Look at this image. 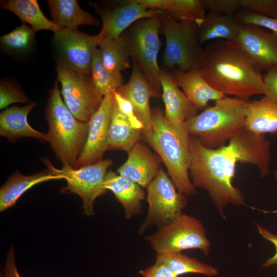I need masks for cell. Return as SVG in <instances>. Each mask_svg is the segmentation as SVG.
<instances>
[{"mask_svg": "<svg viewBox=\"0 0 277 277\" xmlns=\"http://www.w3.org/2000/svg\"><path fill=\"white\" fill-rule=\"evenodd\" d=\"M90 74L95 87L103 96L113 92L124 84L122 73L114 72L105 67L98 48L93 54Z\"/></svg>", "mask_w": 277, "mask_h": 277, "instance_id": "obj_31", "label": "cell"}, {"mask_svg": "<svg viewBox=\"0 0 277 277\" xmlns=\"http://www.w3.org/2000/svg\"><path fill=\"white\" fill-rule=\"evenodd\" d=\"M61 179L65 180V177L53 174L48 169L31 175L15 171L1 187L0 211L13 206L18 199L33 186L50 180Z\"/></svg>", "mask_w": 277, "mask_h": 277, "instance_id": "obj_22", "label": "cell"}, {"mask_svg": "<svg viewBox=\"0 0 277 277\" xmlns=\"http://www.w3.org/2000/svg\"><path fill=\"white\" fill-rule=\"evenodd\" d=\"M146 188L148 211L140 228V233L153 225L159 227L169 223L187 204L186 196L178 191L171 179L162 168Z\"/></svg>", "mask_w": 277, "mask_h": 277, "instance_id": "obj_11", "label": "cell"}, {"mask_svg": "<svg viewBox=\"0 0 277 277\" xmlns=\"http://www.w3.org/2000/svg\"><path fill=\"white\" fill-rule=\"evenodd\" d=\"M5 277H21L17 270L15 259V251L13 246L9 249L4 268Z\"/></svg>", "mask_w": 277, "mask_h": 277, "instance_id": "obj_41", "label": "cell"}, {"mask_svg": "<svg viewBox=\"0 0 277 277\" xmlns=\"http://www.w3.org/2000/svg\"><path fill=\"white\" fill-rule=\"evenodd\" d=\"M244 10L272 18H277V0H240Z\"/></svg>", "mask_w": 277, "mask_h": 277, "instance_id": "obj_34", "label": "cell"}, {"mask_svg": "<svg viewBox=\"0 0 277 277\" xmlns=\"http://www.w3.org/2000/svg\"><path fill=\"white\" fill-rule=\"evenodd\" d=\"M206 9L209 12L234 15L241 8L240 0H202Z\"/></svg>", "mask_w": 277, "mask_h": 277, "instance_id": "obj_36", "label": "cell"}, {"mask_svg": "<svg viewBox=\"0 0 277 277\" xmlns=\"http://www.w3.org/2000/svg\"><path fill=\"white\" fill-rule=\"evenodd\" d=\"M0 277H5L4 274H2V273H1Z\"/></svg>", "mask_w": 277, "mask_h": 277, "instance_id": "obj_43", "label": "cell"}, {"mask_svg": "<svg viewBox=\"0 0 277 277\" xmlns=\"http://www.w3.org/2000/svg\"><path fill=\"white\" fill-rule=\"evenodd\" d=\"M54 23L60 28L77 29L81 25L99 27L100 21L82 9L75 0H48Z\"/></svg>", "mask_w": 277, "mask_h": 277, "instance_id": "obj_23", "label": "cell"}, {"mask_svg": "<svg viewBox=\"0 0 277 277\" xmlns=\"http://www.w3.org/2000/svg\"><path fill=\"white\" fill-rule=\"evenodd\" d=\"M156 260L167 264L178 276L190 273H199L208 276L218 275V270L211 265L199 261L181 252L156 254Z\"/></svg>", "mask_w": 277, "mask_h": 277, "instance_id": "obj_30", "label": "cell"}, {"mask_svg": "<svg viewBox=\"0 0 277 277\" xmlns=\"http://www.w3.org/2000/svg\"><path fill=\"white\" fill-rule=\"evenodd\" d=\"M142 138V131L131 126L115 102L109 130L108 150L128 152Z\"/></svg>", "mask_w": 277, "mask_h": 277, "instance_id": "obj_28", "label": "cell"}, {"mask_svg": "<svg viewBox=\"0 0 277 277\" xmlns=\"http://www.w3.org/2000/svg\"><path fill=\"white\" fill-rule=\"evenodd\" d=\"M165 116L169 121L182 122L197 114V109L180 89L173 72L164 67L160 76Z\"/></svg>", "mask_w": 277, "mask_h": 277, "instance_id": "obj_18", "label": "cell"}, {"mask_svg": "<svg viewBox=\"0 0 277 277\" xmlns=\"http://www.w3.org/2000/svg\"><path fill=\"white\" fill-rule=\"evenodd\" d=\"M173 74L179 87L182 88L187 97L197 110L206 108L210 101H215L224 96L209 84L201 70L184 72L174 69Z\"/></svg>", "mask_w": 277, "mask_h": 277, "instance_id": "obj_21", "label": "cell"}, {"mask_svg": "<svg viewBox=\"0 0 277 277\" xmlns=\"http://www.w3.org/2000/svg\"><path fill=\"white\" fill-rule=\"evenodd\" d=\"M260 234L265 239L273 244L275 248L274 254L267 260L261 266V268H268L273 266H277V235L271 232L265 227L259 224H255Z\"/></svg>", "mask_w": 277, "mask_h": 277, "instance_id": "obj_40", "label": "cell"}, {"mask_svg": "<svg viewBox=\"0 0 277 277\" xmlns=\"http://www.w3.org/2000/svg\"><path fill=\"white\" fill-rule=\"evenodd\" d=\"M128 153L127 160L117 170L119 175L147 188L160 169V157L141 141Z\"/></svg>", "mask_w": 277, "mask_h": 277, "instance_id": "obj_17", "label": "cell"}, {"mask_svg": "<svg viewBox=\"0 0 277 277\" xmlns=\"http://www.w3.org/2000/svg\"><path fill=\"white\" fill-rule=\"evenodd\" d=\"M98 49L105 67L117 73L130 67V55L122 35L119 37L105 36Z\"/></svg>", "mask_w": 277, "mask_h": 277, "instance_id": "obj_29", "label": "cell"}, {"mask_svg": "<svg viewBox=\"0 0 277 277\" xmlns=\"http://www.w3.org/2000/svg\"><path fill=\"white\" fill-rule=\"evenodd\" d=\"M55 81L45 108L49 126L47 134L52 150L63 167L75 169L76 162L86 142L89 122L79 121L63 101Z\"/></svg>", "mask_w": 277, "mask_h": 277, "instance_id": "obj_5", "label": "cell"}, {"mask_svg": "<svg viewBox=\"0 0 277 277\" xmlns=\"http://www.w3.org/2000/svg\"><path fill=\"white\" fill-rule=\"evenodd\" d=\"M162 15L139 20L122 34L132 62L139 67L153 89L161 94V68L158 65L157 56Z\"/></svg>", "mask_w": 277, "mask_h": 277, "instance_id": "obj_7", "label": "cell"}, {"mask_svg": "<svg viewBox=\"0 0 277 277\" xmlns=\"http://www.w3.org/2000/svg\"><path fill=\"white\" fill-rule=\"evenodd\" d=\"M263 82L266 89V96L277 104V67H272L265 70Z\"/></svg>", "mask_w": 277, "mask_h": 277, "instance_id": "obj_39", "label": "cell"}, {"mask_svg": "<svg viewBox=\"0 0 277 277\" xmlns=\"http://www.w3.org/2000/svg\"><path fill=\"white\" fill-rule=\"evenodd\" d=\"M104 186L122 204L126 219L142 212L141 202L145 199V192L140 185L110 169L106 174Z\"/></svg>", "mask_w": 277, "mask_h": 277, "instance_id": "obj_20", "label": "cell"}, {"mask_svg": "<svg viewBox=\"0 0 277 277\" xmlns=\"http://www.w3.org/2000/svg\"><path fill=\"white\" fill-rule=\"evenodd\" d=\"M236 41L262 70L277 67V37L271 32L256 26L240 24Z\"/></svg>", "mask_w": 277, "mask_h": 277, "instance_id": "obj_15", "label": "cell"}, {"mask_svg": "<svg viewBox=\"0 0 277 277\" xmlns=\"http://www.w3.org/2000/svg\"><path fill=\"white\" fill-rule=\"evenodd\" d=\"M274 176L275 179H277V170L274 171ZM274 213H277V210L273 211Z\"/></svg>", "mask_w": 277, "mask_h": 277, "instance_id": "obj_42", "label": "cell"}, {"mask_svg": "<svg viewBox=\"0 0 277 277\" xmlns=\"http://www.w3.org/2000/svg\"><path fill=\"white\" fill-rule=\"evenodd\" d=\"M236 16L241 24L266 28L277 37V18H272L245 10L238 13Z\"/></svg>", "mask_w": 277, "mask_h": 277, "instance_id": "obj_35", "label": "cell"}, {"mask_svg": "<svg viewBox=\"0 0 277 277\" xmlns=\"http://www.w3.org/2000/svg\"><path fill=\"white\" fill-rule=\"evenodd\" d=\"M30 101L25 92L14 81H1L0 84V109H4L16 103H28Z\"/></svg>", "mask_w": 277, "mask_h": 277, "instance_id": "obj_33", "label": "cell"}, {"mask_svg": "<svg viewBox=\"0 0 277 277\" xmlns=\"http://www.w3.org/2000/svg\"><path fill=\"white\" fill-rule=\"evenodd\" d=\"M199 26L194 22L177 21L164 12L160 25L166 41L163 67L184 72L201 69L205 51L197 38Z\"/></svg>", "mask_w": 277, "mask_h": 277, "instance_id": "obj_6", "label": "cell"}, {"mask_svg": "<svg viewBox=\"0 0 277 277\" xmlns=\"http://www.w3.org/2000/svg\"><path fill=\"white\" fill-rule=\"evenodd\" d=\"M35 32L22 24L0 37L1 47L7 51L22 52L29 49L34 43Z\"/></svg>", "mask_w": 277, "mask_h": 277, "instance_id": "obj_32", "label": "cell"}, {"mask_svg": "<svg viewBox=\"0 0 277 277\" xmlns=\"http://www.w3.org/2000/svg\"><path fill=\"white\" fill-rule=\"evenodd\" d=\"M56 71L67 108L77 120L88 122L104 98L95 87L91 74L80 73L58 63Z\"/></svg>", "mask_w": 277, "mask_h": 277, "instance_id": "obj_10", "label": "cell"}, {"mask_svg": "<svg viewBox=\"0 0 277 277\" xmlns=\"http://www.w3.org/2000/svg\"><path fill=\"white\" fill-rule=\"evenodd\" d=\"M190 163L189 174L195 188L206 191L215 208L223 217L229 205L247 206L242 191L233 186L236 164L255 165L262 177L269 173L271 143L265 134L245 128L227 145L212 149L205 147L190 135Z\"/></svg>", "mask_w": 277, "mask_h": 277, "instance_id": "obj_1", "label": "cell"}, {"mask_svg": "<svg viewBox=\"0 0 277 277\" xmlns=\"http://www.w3.org/2000/svg\"><path fill=\"white\" fill-rule=\"evenodd\" d=\"M148 9L160 10L177 21H192L200 26L206 16L202 0H136Z\"/></svg>", "mask_w": 277, "mask_h": 277, "instance_id": "obj_25", "label": "cell"}, {"mask_svg": "<svg viewBox=\"0 0 277 277\" xmlns=\"http://www.w3.org/2000/svg\"><path fill=\"white\" fill-rule=\"evenodd\" d=\"M249 101L224 95L185 121L189 134L209 148L225 145L245 128Z\"/></svg>", "mask_w": 277, "mask_h": 277, "instance_id": "obj_4", "label": "cell"}, {"mask_svg": "<svg viewBox=\"0 0 277 277\" xmlns=\"http://www.w3.org/2000/svg\"><path fill=\"white\" fill-rule=\"evenodd\" d=\"M115 91L132 104L137 117L144 126L142 131L149 130L152 125L150 100L159 97L161 94L153 89L134 62H132L131 74L128 82Z\"/></svg>", "mask_w": 277, "mask_h": 277, "instance_id": "obj_16", "label": "cell"}, {"mask_svg": "<svg viewBox=\"0 0 277 277\" xmlns=\"http://www.w3.org/2000/svg\"><path fill=\"white\" fill-rule=\"evenodd\" d=\"M240 24L235 15L209 12L199 27V42L202 45L214 39L236 41Z\"/></svg>", "mask_w": 277, "mask_h": 277, "instance_id": "obj_24", "label": "cell"}, {"mask_svg": "<svg viewBox=\"0 0 277 277\" xmlns=\"http://www.w3.org/2000/svg\"><path fill=\"white\" fill-rule=\"evenodd\" d=\"M145 239L156 254L198 249L208 255L211 246L202 223L182 212Z\"/></svg>", "mask_w": 277, "mask_h": 277, "instance_id": "obj_8", "label": "cell"}, {"mask_svg": "<svg viewBox=\"0 0 277 277\" xmlns=\"http://www.w3.org/2000/svg\"><path fill=\"white\" fill-rule=\"evenodd\" d=\"M0 6L17 16L23 24L31 25L35 32L49 30L55 33L60 29L45 16L36 0H3Z\"/></svg>", "mask_w": 277, "mask_h": 277, "instance_id": "obj_27", "label": "cell"}, {"mask_svg": "<svg viewBox=\"0 0 277 277\" xmlns=\"http://www.w3.org/2000/svg\"><path fill=\"white\" fill-rule=\"evenodd\" d=\"M91 5L100 16L104 36L119 37L136 22L161 16L164 12L148 9L136 0L125 1L113 8L91 3Z\"/></svg>", "mask_w": 277, "mask_h": 277, "instance_id": "obj_14", "label": "cell"}, {"mask_svg": "<svg viewBox=\"0 0 277 277\" xmlns=\"http://www.w3.org/2000/svg\"><path fill=\"white\" fill-rule=\"evenodd\" d=\"M31 102L24 107L12 106L3 110L0 113V135L10 142L25 137L37 138L42 142L48 141L47 133L37 131L28 123L29 113L36 106Z\"/></svg>", "mask_w": 277, "mask_h": 277, "instance_id": "obj_19", "label": "cell"}, {"mask_svg": "<svg viewBox=\"0 0 277 277\" xmlns=\"http://www.w3.org/2000/svg\"><path fill=\"white\" fill-rule=\"evenodd\" d=\"M152 125L142 138L159 154L178 191L186 196L197 193L189 177L190 139L185 122L168 120L159 107L151 109Z\"/></svg>", "mask_w": 277, "mask_h": 277, "instance_id": "obj_3", "label": "cell"}, {"mask_svg": "<svg viewBox=\"0 0 277 277\" xmlns=\"http://www.w3.org/2000/svg\"><path fill=\"white\" fill-rule=\"evenodd\" d=\"M141 277H178L165 263L155 260L153 265L140 270Z\"/></svg>", "mask_w": 277, "mask_h": 277, "instance_id": "obj_38", "label": "cell"}, {"mask_svg": "<svg viewBox=\"0 0 277 277\" xmlns=\"http://www.w3.org/2000/svg\"><path fill=\"white\" fill-rule=\"evenodd\" d=\"M204 51L201 72L214 89L246 101L253 95H266L262 69L236 41L216 40L208 44Z\"/></svg>", "mask_w": 277, "mask_h": 277, "instance_id": "obj_2", "label": "cell"}, {"mask_svg": "<svg viewBox=\"0 0 277 277\" xmlns=\"http://www.w3.org/2000/svg\"><path fill=\"white\" fill-rule=\"evenodd\" d=\"M104 37L101 32L91 35L78 29L60 28L53 38L58 54L56 63L80 73L90 74L94 53Z\"/></svg>", "mask_w": 277, "mask_h": 277, "instance_id": "obj_12", "label": "cell"}, {"mask_svg": "<svg viewBox=\"0 0 277 277\" xmlns=\"http://www.w3.org/2000/svg\"><path fill=\"white\" fill-rule=\"evenodd\" d=\"M116 104L134 128L142 131L144 126L137 117L131 103L115 91H113Z\"/></svg>", "mask_w": 277, "mask_h": 277, "instance_id": "obj_37", "label": "cell"}, {"mask_svg": "<svg viewBox=\"0 0 277 277\" xmlns=\"http://www.w3.org/2000/svg\"><path fill=\"white\" fill-rule=\"evenodd\" d=\"M245 129L260 134L277 133V104L265 95L249 101Z\"/></svg>", "mask_w": 277, "mask_h": 277, "instance_id": "obj_26", "label": "cell"}, {"mask_svg": "<svg viewBox=\"0 0 277 277\" xmlns=\"http://www.w3.org/2000/svg\"><path fill=\"white\" fill-rule=\"evenodd\" d=\"M115 103L113 92L104 96L101 106L88 122L87 138L75 169L102 160L104 153L108 149L109 130Z\"/></svg>", "mask_w": 277, "mask_h": 277, "instance_id": "obj_13", "label": "cell"}, {"mask_svg": "<svg viewBox=\"0 0 277 277\" xmlns=\"http://www.w3.org/2000/svg\"><path fill=\"white\" fill-rule=\"evenodd\" d=\"M41 160L53 174L65 177L67 185L62 188L61 191L79 195L82 200L84 214L88 216L94 215L93 207L96 199L107 191L104 183L107 169L112 165V161L102 160L77 169L68 167L57 169L48 159Z\"/></svg>", "mask_w": 277, "mask_h": 277, "instance_id": "obj_9", "label": "cell"}]
</instances>
